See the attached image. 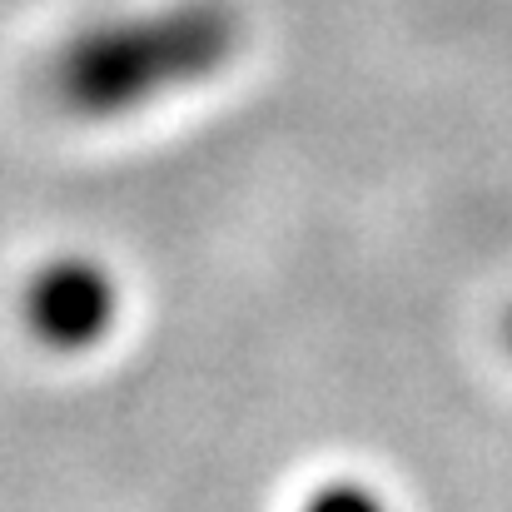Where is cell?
<instances>
[{
  "label": "cell",
  "mask_w": 512,
  "mask_h": 512,
  "mask_svg": "<svg viewBox=\"0 0 512 512\" xmlns=\"http://www.w3.org/2000/svg\"><path fill=\"white\" fill-rule=\"evenodd\" d=\"M239 50V15L224 0H174L110 15L70 35L50 60V95L85 120L130 115L224 70Z\"/></svg>",
  "instance_id": "1"
},
{
  "label": "cell",
  "mask_w": 512,
  "mask_h": 512,
  "mask_svg": "<svg viewBox=\"0 0 512 512\" xmlns=\"http://www.w3.org/2000/svg\"><path fill=\"white\" fill-rule=\"evenodd\" d=\"M20 319L55 353L95 348L120 319V284L90 254H60L30 274Z\"/></svg>",
  "instance_id": "2"
},
{
  "label": "cell",
  "mask_w": 512,
  "mask_h": 512,
  "mask_svg": "<svg viewBox=\"0 0 512 512\" xmlns=\"http://www.w3.org/2000/svg\"><path fill=\"white\" fill-rule=\"evenodd\" d=\"M304 512H388L383 498L363 483H324L319 493H309Z\"/></svg>",
  "instance_id": "3"
},
{
  "label": "cell",
  "mask_w": 512,
  "mask_h": 512,
  "mask_svg": "<svg viewBox=\"0 0 512 512\" xmlns=\"http://www.w3.org/2000/svg\"><path fill=\"white\" fill-rule=\"evenodd\" d=\"M508 339H512V324H508Z\"/></svg>",
  "instance_id": "4"
}]
</instances>
